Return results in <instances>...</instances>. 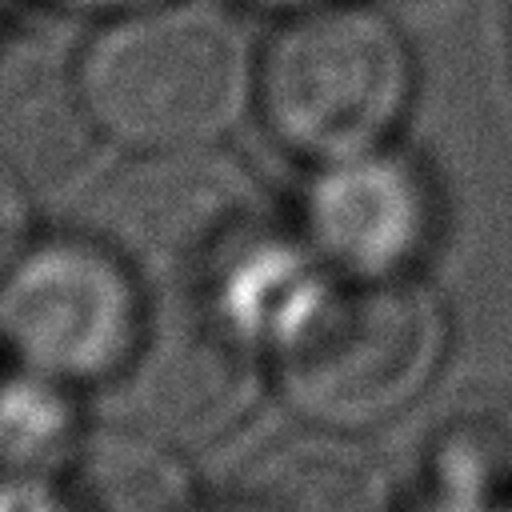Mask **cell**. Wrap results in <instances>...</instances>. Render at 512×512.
Wrapping results in <instances>:
<instances>
[{
    "instance_id": "cell-2",
    "label": "cell",
    "mask_w": 512,
    "mask_h": 512,
    "mask_svg": "<svg viewBox=\"0 0 512 512\" xmlns=\"http://www.w3.org/2000/svg\"><path fill=\"white\" fill-rule=\"evenodd\" d=\"M448 340L440 300L396 280H340L300 292L272 340L284 392L316 420L368 424L428 388Z\"/></svg>"
},
{
    "instance_id": "cell-1",
    "label": "cell",
    "mask_w": 512,
    "mask_h": 512,
    "mask_svg": "<svg viewBox=\"0 0 512 512\" xmlns=\"http://www.w3.org/2000/svg\"><path fill=\"white\" fill-rule=\"evenodd\" d=\"M256 96L240 24L204 0H140L104 16L72 60L84 128L128 156L212 148Z\"/></svg>"
},
{
    "instance_id": "cell-6",
    "label": "cell",
    "mask_w": 512,
    "mask_h": 512,
    "mask_svg": "<svg viewBox=\"0 0 512 512\" xmlns=\"http://www.w3.org/2000/svg\"><path fill=\"white\" fill-rule=\"evenodd\" d=\"M32 232H36L32 196L20 180V172L8 160H0V268Z\"/></svg>"
},
{
    "instance_id": "cell-5",
    "label": "cell",
    "mask_w": 512,
    "mask_h": 512,
    "mask_svg": "<svg viewBox=\"0 0 512 512\" xmlns=\"http://www.w3.org/2000/svg\"><path fill=\"white\" fill-rule=\"evenodd\" d=\"M424 172L392 148L332 160L304 196V236L340 280H396L424 256L432 236Z\"/></svg>"
},
{
    "instance_id": "cell-7",
    "label": "cell",
    "mask_w": 512,
    "mask_h": 512,
    "mask_svg": "<svg viewBox=\"0 0 512 512\" xmlns=\"http://www.w3.org/2000/svg\"><path fill=\"white\" fill-rule=\"evenodd\" d=\"M424 512H504V508H496V504H488V500H468V496H440L432 508H424Z\"/></svg>"
},
{
    "instance_id": "cell-3",
    "label": "cell",
    "mask_w": 512,
    "mask_h": 512,
    "mask_svg": "<svg viewBox=\"0 0 512 512\" xmlns=\"http://www.w3.org/2000/svg\"><path fill=\"white\" fill-rule=\"evenodd\" d=\"M408 96L412 56L364 4H316L292 16L256 64L268 132L320 164L388 148Z\"/></svg>"
},
{
    "instance_id": "cell-4",
    "label": "cell",
    "mask_w": 512,
    "mask_h": 512,
    "mask_svg": "<svg viewBox=\"0 0 512 512\" xmlns=\"http://www.w3.org/2000/svg\"><path fill=\"white\" fill-rule=\"evenodd\" d=\"M148 344L136 260L96 228H36L0 268V348L56 384L124 372Z\"/></svg>"
}]
</instances>
